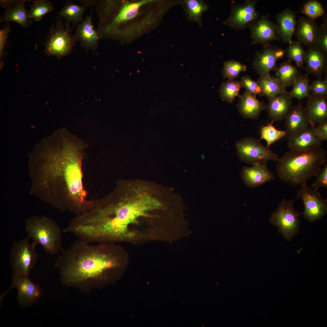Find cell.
<instances>
[{
  "instance_id": "1",
  "label": "cell",
  "mask_w": 327,
  "mask_h": 327,
  "mask_svg": "<svg viewBox=\"0 0 327 327\" xmlns=\"http://www.w3.org/2000/svg\"><path fill=\"white\" fill-rule=\"evenodd\" d=\"M87 145L67 130H59L36 145L28 169L31 194L59 210L82 215L92 206L83 186L82 161Z\"/></svg>"
},
{
  "instance_id": "2",
  "label": "cell",
  "mask_w": 327,
  "mask_h": 327,
  "mask_svg": "<svg viewBox=\"0 0 327 327\" xmlns=\"http://www.w3.org/2000/svg\"><path fill=\"white\" fill-rule=\"evenodd\" d=\"M165 207L148 186L118 183L111 193L94 200L88 210L75 217L74 233L79 239L92 244L130 239L135 236L129 230L130 224H138L140 217H158L150 211Z\"/></svg>"
},
{
  "instance_id": "3",
  "label": "cell",
  "mask_w": 327,
  "mask_h": 327,
  "mask_svg": "<svg viewBox=\"0 0 327 327\" xmlns=\"http://www.w3.org/2000/svg\"><path fill=\"white\" fill-rule=\"evenodd\" d=\"M117 250L107 243L94 244L78 239L62 249L55 265L66 284L101 281L119 267Z\"/></svg>"
},
{
  "instance_id": "4",
  "label": "cell",
  "mask_w": 327,
  "mask_h": 327,
  "mask_svg": "<svg viewBox=\"0 0 327 327\" xmlns=\"http://www.w3.org/2000/svg\"><path fill=\"white\" fill-rule=\"evenodd\" d=\"M276 170L284 182L301 185L315 177L327 162V154L320 147L290 150L277 161Z\"/></svg>"
},
{
  "instance_id": "5",
  "label": "cell",
  "mask_w": 327,
  "mask_h": 327,
  "mask_svg": "<svg viewBox=\"0 0 327 327\" xmlns=\"http://www.w3.org/2000/svg\"><path fill=\"white\" fill-rule=\"evenodd\" d=\"M25 229L27 238L41 245L45 253L59 254L62 249L61 231L54 220L45 216H34L26 220Z\"/></svg>"
},
{
  "instance_id": "6",
  "label": "cell",
  "mask_w": 327,
  "mask_h": 327,
  "mask_svg": "<svg viewBox=\"0 0 327 327\" xmlns=\"http://www.w3.org/2000/svg\"><path fill=\"white\" fill-rule=\"evenodd\" d=\"M52 24L44 42L45 53L58 59L71 53L77 41L73 30L74 26L62 19Z\"/></svg>"
},
{
  "instance_id": "7",
  "label": "cell",
  "mask_w": 327,
  "mask_h": 327,
  "mask_svg": "<svg viewBox=\"0 0 327 327\" xmlns=\"http://www.w3.org/2000/svg\"><path fill=\"white\" fill-rule=\"evenodd\" d=\"M29 240L27 238L12 243L10 256L13 277L28 276L35 265L38 256L36 245Z\"/></svg>"
},
{
  "instance_id": "8",
  "label": "cell",
  "mask_w": 327,
  "mask_h": 327,
  "mask_svg": "<svg viewBox=\"0 0 327 327\" xmlns=\"http://www.w3.org/2000/svg\"><path fill=\"white\" fill-rule=\"evenodd\" d=\"M296 199L287 200L283 198L276 210L271 214L269 222L277 226L279 233L286 239L290 240L299 228L298 213L295 210L294 202Z\"/></svg>"
},
{
  "instance_id": "9",
  "label": "cell",
  "mask_w": 327,
  "mask_h": 327,
  "mask_svg": "<svg viewBox=\"0 0 327 327\" xmlns=\"http://www.w3.org/2000/svg\"><path fill=\"white\" fill-rule=\"evenodd\" d=\"M238 155L241 161L253 165L269 160L278 161V155L254 138H246L236 145Z\"/></svg>"
},
{
  "instance_id": "10",
  "label": "cell",
  "mask_w": 327,
  "mask_h": 327,
  "mask_svg": "<svg viewBox=\"0 0 327 327\" xmlns=\"http://www.w3.org/2000/svg\"><path fill=\"white\" fill-rule=\"evenodd\" d=\"M301 186L297 191V196L302 201L304 206L301 214L311 222L320 219L327 213V200L323 199L318 190L307 186L306 183Z\"/></svg>"
},
{
  "instance_id": "11",
  "label": "cell",
  "mask_w": 327,
  "mask_h": 327,
  "mask_svg": "<svg viewBox=\"0 0 327 327\" xmlns=\"http://www.w3.org/2000/svg\"><path fill=\"white\" fill-rule=\"evenodd\" d=\"M257 2L247 0L243 4L232 5L229 16L223 24L237 31L249 27L261 16L256 9Z\"/></svg>"
},
{
  "instance_id": "12",
  "label": "cell",
  "mask_w": 327,
  "mask_h": 327,
  "mask_svg": "<svg viewBox=\"0 0 327 327\" xmlns=\"http://www.w3.org/2000/svg\"><path fill=\"white\" fill-rule=\"evenodd\" d=\"M249 28L252 44H260L264 47L270 45L273 41L282 40L276 24L269 19L268 15L261 16Z\"/></svg>"
},
{
  "instance_id": "13",
  "label": "cell",
  "mask_w": 327,
  "mask_h": 327,
  "mask_svg": "<svg viewBox=\"0 0 327 327\" xmlns=\"http://www.w3.org/2000/svg\"><path fill=\"white\" fill-rule=\"evenodd\" d=\"M286 54L285 49L271 45L263 48L255 53L253 61V69L260 76L275 71L277 61Z\"/></svg>"
},
{
  "instance_id": "14",
  "label": "cell",
  "mask_w": 327,
  "mask_h": 327,
  "mask_svg": "<svg viewBox=\"0 0 327 327\" xmlns=\"http://www.w3.org/2000/svg\"><path fill=\"white\" fill-rule=\"evenodd\" d=\"M18 291V300L23 306H30L39 299L42 294V289L37 284L32 281L28 276L13 277V282L10 289L13 287Z\"/></svg>"
},
{
  "instance_id": "15",
  "label": "cell",
  "mask_w": 327,
  "mask_h": 327,
  "mask_svg": "<svg viewBox=\"0 0 327 327\" xmlns=\"http://www.w3.org/2000/svg\"><path fill=\"white\" fill-rule=\"evenodd\" d=\"M25 0L0 1V6L6 8L0 20L1 22L14 21L23 28L28 27L33 23L29 17V11L25 7Z\"/></svg>"
},
{
  "instance_id": "16",
  "label": "cell",
  "mask_w": 327,
  "mask_h": 327,
  "mask_svg": "<svg viewBox=\"0 0 327 327\" xmlns=\"http://www.w3.org/2000/svg\"><path fill=\"white\" fill-rule=\"evenodd\" d=\"M92 11L83 21L77 25L74 33L77 42L86 52L90 50L95 52L100 39L97 30L92 24Z\"/></svg>"
},
{
  "instance_id": "17",
  "label": "cell",
  "mask_w": 327,
  "mask_h": 327,
  "mask_svg": "<svg viewBox=\"0 0 327 327\" xmlns=\"http://www.w3.org/2000/svg\"><path fill=\"white\" fill-rule=\"evenodd\" d=\"M266 163H257L252 167L243 168L241 173V178L247 187L255 188L275 179L268 169Z\"/></svg>"
},
{
  "instance_id": "18",
  "label": "cell",
  "mask_w": 327,
  "mask_h": 327,
  "mask_svg": "<svg viewBox=\"0 0 327 327\" xmlns=\"http://www.w3.org/2000/svg\"><path fill=\"white\" fill-rule=\"evenodd\" d=\"M327 54L315 45L306 51L305 69L308 74H312L321 79L327 71Z\"/></svg>"
},
{
  "instance_id": "19",
  "label": "cell",
  "mask_w": 327,
  "mask_h": 327,
  "mask_svg": "<svg viewBox=\"0 0 327 327\" xmlns=\"http://www.w3.org/2000/svg\"><path fill=\"white\" fill-rule=\"evenodd\" d=\"M304 107L309 122L313 127L327 120V95H316L311 94Z\"/></svg>"
},
{
  "instance_id": "20",
  "label": "cell",
  "mask_w": 327,
  "mask_h": 327,
  "mask_svg": "<svg viewBox=\"0 0 327 327\" xmlns=\"http://www.w3.org/2000/svg\"><path fill=\"white\" fill-rule=\"evenodd\" d=\"M320 27L315 20L301 17L294 35L297 40L308 48L316 45Z\"/></svg>"
},
{
  "instance_id": "21",
  "label": "cell",
  "mask_w": 327,
  "mask_h": 327,
  "mask_svg": "<svg viewBox=\"0 0 327 327\" xmlns=\"http://www.w3.org/2000/svg\"><path fill=\"white\" fill-rule=\"evenodd\" d=\"M266 109L269 118L273 122L284 120L291 108L292 98L289 92L268 98Z\"/></svg>"
},
{
  "instance_id": "22",
  "label": "cell",
  "mask_w": 327,
  "mask_h": 327,
  "mask_svg": "<svg viewBox=\"0 0 327 327\" xmlns=\"http://www.w3.org/2000/svg\"><path fill=\"white\" fill-rule=\"evenodd\" d=\"M310 126L295 134L287 135V146L290 150H302L320 147L322 141L314 134Z\"/></svg>"
},
{
  "instance_id": "23",
  "label": "cell",
  "mask_w": 327,
  "mask_h": 327,
  "mask_svg": "<svg viewBox=\"0 0 327 327\" xmlns=\"http://www.w3.org/2000/svg\"><path fill=\"white\" fill-rule=\"evenodd\" d=\"M284 120L287 135L299 132L309 125L305 108L302 106L300 101L297 105L292 107Z\"/></svg>"
},
{
  "instance_id": "24",
  "label": "cell",
  "mask_w": 327,
  "mask_h": 327,
  "mask_svg": "<svg viewBox=\"0 0 327 327\" xmlns=\"http://www.w3.org/2000/svg\"><path fill=\"white\" fill-rule=\"evenodd\" d=\"M239 101L237 104L239 112L243 117L250 119L258 118L262 112L266 109L263 101H259L256 95L245 91L238 95Z\"/></svg>"
},
{
  "instance_id": "25",
  "label": "cell",
  "mask_w": 327,
  "mask_h": 327,
  "mask_svg": "<svg viewBox=\"0 0 327 327\" xmlns=\"http://www.w3.org/2000/svg\"><path fill=\"white\" fill-rule=\"evenodd\" d=\"M276 21L282 40L284 42L290 43L297 25L295 13L286 8L276 15Z\"/></svg>"
},
{
  "instance_id": "26",
  "label": "cell",
  "mask_w": 327,
  "mask_h": 327,
  "mask_svg": "<svg viewBox=\"0 0 327 327\" xmlns=\"http://www.w3.org/2000/svg\"><path fill=\"white\" fill-rule=\"evenodd\" d=\"M291 61L288 60L282 62L274 71L275 77L285 89L292 86L300 74L297 67L294 66Z\"/></svg>"
},
{
  "instance_id": "27",
  "label": "cell",
  "mask_w": 327,
  "mask_h": 327,
  "mask_svg": "<svg viewBox=\"0 0 327 327\" xmlns=\"http://www.w3.org/2000/svg\"><path fill=\"white\" fill-rule=\"evenodd\" d=\"M85 10L86 8L84 6L68 1L61 8L58 13V16L55 19H62L75 26L84 21L83 16Z\"/></svg>"
},
{
  "instance_id": "28",
  "label": "cell",
  "mask_w": 327,
  "mask_h": 327,
  "mask_svg": "<svg viewBox=\"0 0 327 327\" xmlns=\"http://www.w3.org/2000/svg\"><path fill=\"white\" fill-rule=\"evenodd\" d=\"M187 18L202 25V15L208 10L209 6L201 0H185L182 3Z\"/></svg>"
},
{
  "instance_id": "29",
  "label": "cell",
  "mask_w": 327,
  "mask_h": 327,
  "mask_svg": "<svg viewBox=\"0 0 327 327\" xmlns=\"http://www.w3.org/2000/svg\"><path fill=\"white\" fill-rule=\"evenodd\" d=\"M257 81L261 88L263 96H266L267 98L288 93L280 85L276 77L269 74L260 76Z\"/></svg>"
},
{
  "instance_id": "30",
  "label": "cell",
  "mask_w": 327,
  "mask_h": 327,
  "mask_svg": "<svg viewBox=\"0 0 327 327\" xmlns=\"http://www.w3.org/2000/svg\"><path fill=\"white\" fill-rule=\"evenodd\" d=\"M241 88L240 81L229 79L222 83L219 90L221 99L229 104L232 103L235 97L238 95Z\"/></svg>"
},
{
  "instance_id": "31",
  "label": "cell",
  "mask_w": 327,
  "mask_h": 327,
  "mask_svg": "<svg viewBox=\"0 0 327 327\" xmlns=\"http://www.w3.org/2000/svg\"><path fill=\"white\" fill-rule=\"evenodd\" d=\"M285 51L289 60L294 61L297 64V67L300 69L304 68L306 51L299 41L297 40L292 41Z\"/></svg>"
},
{
  "instance_id": "32",
  "label": "cell",
  "mask_w": 327,
  "mask_h": 327,
  "mask_svg": "<svg viewBox=\"0 0 327 327\" xmlns=\"http://www.w3.org/2000/svg\"><path fill=\"white\" fill-rule=\"evenodd\" d=\"M308 74L302 75L300 73L293 84V88L289 94L292 97H295L299 101L310 95Z\"/></svg>"
},
{
  "instance_id": "33",
  "label": "cell",
  "mask_w": 327,
  "mask_h": 327,
  "mask_svg": "<svg viewBox=\"0 0 327 327\" xmlns=\"http://www.w3.org/2000/svg\"><path fill=\"white\" fill-rule=\"evenodd\" d=\"M30 7L29 17L36 21H41L45 14L54 9L53 4L46 0L35 1Z\"/></svg>"
},
{
  "instance_id": "34",
  "label": "cell",
  "mask_w": 327,
  "mask_h": 327,
  "mask_svg": "<svg viewBox=\"0 0 327 327\" xmlns=\"http://www.w3.org/2000/svg\"><path fill=\"white\" fill-rule=\"evenodd\" d=\"M273 122L271 121L261 129L260 140H265L267 143L266 147L269 148L272 144L287 135L285 130L276 129L273 125Z\"/></svg>"
},
{
  "instance_id": "35",
  "label": "cell",
  "mask_w": 327,
  "mask_h": 327,
  "mask_svg": "<svg viewBox=\"0 0 327 327\" xmlns=\"http://www.w3.org/2000/svg\"><path fill=\"white\" fill-rule=\"evenodd\" d=\"M325 12V10L320 2L317 0H310L305 3L299 12L304 14L308 18L315 20L323 16Z\"/></svg>"
},
{
  "instance_id": "36",
  "label": "cell",
  "mask_w": 327,
  "mask_h": 327,
  "mask_svg": "<svg viewBox=\"0 0 327 327\" xmlns=\"http://www.w3.org/2000/svg\"><path fill=\"white\" fill-rule=\"evenodd\" d=\"M246 69L245 65L238 61L231 60L224 62L222 73L223 78L234 79L241 72L246 71Z\"/></svg>"
},
{
  "instance_id": "37",
  "label": "cell",
  "mask_w": 327,
  "mask_h": 327,
  "mask_svg": "<svg viewBox=\"0 0 327 327\" xmlns=\"http://www.w3.org/2000/svg\"><path fill=\"white\" fill-rule=\"evenodd\" d=\"M240 82L242 88H244L246 91L252 94L263 96L262 90L258 83L257 81L252 80L250 76L248 75L243 76Z\"/></svg>"
},
{
  "instance_id": "38",
  "label": "cell",
  "mask_w": 327,
  "mask_h": 327,
  "mask_svg": "<svg viewBox=\"0 0 327 327\" xmlns=\"http://www.w3.org/2000/svg\"><path fill=\"white\" fill-rule=\"evenodd\" d=\"M316 46L327 54V17H324L323 22L320 25Z\"/></svg>"
},
{
  "instance_id": "39",
  "label": "cell",
  "mask_w": 327,
  "mask_h": 327,
  "mask_svg": "<svg viewBox=\"0 0 327 327\" xmlns=\"http://www.w3.org/2000/svg\"><path fill=\"white\" fill-rule=\"evenodd\" d=\"M315 180L311 187L318 190L320 188H327V164L325 163L323 167L315 176Z\"/></svg>"
},
{
  "instance_id": "40",
  "label": "cell",
  "mask_w": 327,
  "mask_h": 327,
  "mask_svg": "<svg viewBox=\"0 0 327 327\" xmlns=\"http://www.w3.org/2000/svg\"><path fill=\"white\" fill-rule=\"evenodd\" d=\"M309 92L311 94L323 96L327 95V79L323 80L318 79L309 85Z\"/></svg>"
},
{
  "instance_id": "41",
  "label": "cell",
  "mask_w": 327,
  "mask_h": 327,
  "mask_svg": "<svg viewBox=\"0 0 327 327\" xmlns=\"http://www.w3.org/2000/svg\"><path fill=\"white\" fill-rule=\"evenodd\" d=\"M11 31V27L9 23L2 29L0 30V69L3 67V63L2 61V58L3 56V50L5 45L7 36Z\"/></svg>"
},
{
  "instance_id": "42",
  "label": "cell",
  "mask_w": 327,
  "mask_h": 327,
  "mask_svg": "<svg viewBox=\"0 0 327 327\" xmlns=\"http://www.w3.org/2000/svg\"><path fill=\"white\" fill-rule=\"evenodd\" d=\"M314 134L322 141L327 140V120L313 127Z\"/></svg>"
},
{
  "instance_id": "43",
  "label": "cell",
  "mask_w": 327,
  "mask_h": 327,
  "mask_svg": "<svg viewBox=\"0 0 327 327\" xmlns=\"http://www.w3.org/2000/svg\"><path fill=\"white\" fill-rule=\"evenodd\" d=\"M97 0H81L79 2L84 7L88 6H95Z\"/></svg>"
}]
</instances>
